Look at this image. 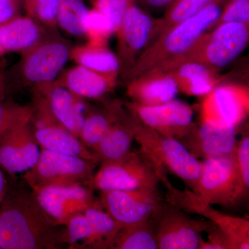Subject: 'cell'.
<instances>
[{
	"mask_svg": "<svg viewBox=\"0 0 249 249\" xmlns=\"http://www.w3.org/2000/svg\"><path fill=\"white\" fill-rule=\"evenodd\" d=\"M64 228L46 213L32 191L8 186L0 205L1 249H60L65 245Z\"/></svg>",
	"mask_w": 249,
	"mask_h": 249,
	"instance_id": "obj_1",
	"label": "cell"
},
{
	"mask_svg": "<svg viewBox=\"0 0 249 249\" xmlns=\"http://www.w3.org/2000/svg\"><path fill=\"white\" fill-rule=\"evenodd\" d=\"M228 1L214 0L159 37L141 54L126 81L150 70L162 68L186 53L203 34L214 27Z\"/></svg>",
	"mask_w": 249,
	"mask_h": 249,
	"instance_id": "obj_2",
	"label": "cell"
},
{
	"mask_svg": "<svg viewBox=\"0 0 249 249\" xmlns=\"http://www.w3.org/2000/svg\"><path fill=\"white\" fill-rule=\"evenodd\" d=\"M73 45L59 31H49L5 73L6 95L53 83L70 60Z\"/></svg>",
	"mask_w": 249,
	"mask_h": 249,
	"instance_id": "obj_3",
	"label": "cell"
},
{
	"mask_svg": "<svg viewBox=\"0 0 249 249\" xmlns=\"http://www.w3.org/2000/svg\"><path fill=\"white\" fill-rule=\"evenodd\" d=\"M131 117L134 140L140 145L141 150L158 169L175 175L186 187L196 192L201 175V162L178 139L147 127L132 114Z\"/></svg>",
	"mask_w": 249,
	"mask_h": 249,
	"instance_id": "obj_4",
	"label": "cell"
},
{
	"mask_svg": "<svg viewBox=\"0 0 249 249\" xmlns=\"http://www.w3.org/2000/svg\"><path fill=\"white\" fill-rule=\"evenodd\" d=\"M249 40V24L227 22L205 33L186 53L158 69L168 71L179 64L196 62L219 72L245 51Z\"/></svg>",
	"mask_w": 249,
	"mask_h": 249,
	"instance_id": "obj_5",
	"label": "cell"
},
{
	"mask_svg": "<svg viewBox=\"0 0 249 249\" xmlns=\"http://www.w3.org/2000/svg\"><path fill=\"white\" fill-rule=\"evenodd\" d=\"M93 174L92 187L99 191L158 188L160 173L151 160L140 150L130 151L121 160L103 162Z\"/></svg>",
	"mask_w": 249,
	"mask_h": 249,
	"instance_id": "obj_6",
	"label": "cell"
},
{
	"mask_svg": "<svg viewBox=\"0 0 249 249\" xmlns=\"http://www.w3.org/2000/svg\"><path fill=\"white\" fill-rule=\"evenodd\" d=\"M31 89V127L40 148L76 156L97 163L93 152L55 117L45 96L35 88Z\"/></svg>",
	"mask_w": 249,
	"mask_h": 249,
	"instance_id": "obj_7",
	"label": "cell"
},
{
	"mask_svg": "<svg viewBox=\"0 0 249 249\" xmlns=\"http://www.w3.org/2000/svg\"><path fill=\"white\" fill-rule=\"evenodd\" d=\"M96 163L76 156L41 148L37 162L24 173V181L31 190L76 183L92 187Z\"/></svg>",
	"mask_w": 249,
	"mask_h": 249,
	"instance_id": "obj_8",
	"label": "cell"
},
{
	"mask_svg": "<svg viewBox=\"0 0 249 249\" xmlns=\"http://www.w3.org/2000/svg\"><path fill=\"white\" fill-rule=\"evenodd\" d=\"M160 182L167 189L165 201L184 212L199 214L215 224L230 239L232 249H249V221L245 218L224 214L213 208L188 187L178 190L168 180L167 174L160 176Z\"/></svg>",
	"mask_w": 249,
	"mask_h": 249,
	"instance_id": "obj_9",
	"label": "cell"
},
{
	"mask_svg": "<svg viewBox=\"0 0 249 249\" xmlns=\"http://www.w3.org/2000/svg\"><path fill=\"white\" fill-rule=\"evenodd\" d=\"M157 19L136 3L127 10L116 31L119 76L127 80L141 54L153 42Z\"/></svg>",
	"mask_w": 249,
	"mask_h": 249,
	"instance_id": "obj_10",
	"label": "cell"
},
{
	"mask_svg": "<svg viewBox=\"0 0 249 249\" xmlns=\"http://www.w3.org/2000/svg\"><path fill=\"white\" fill-rule=\"evenodd\" d=\"M194 193L212 205L230 207L240 202L236 152L201 162V175Z\"/></svg>",
	"mask_w": 249,
	"mask_h": 249,
	"instance_id": "obj_11",
	"label": "cell"
},
{
	"mask_svg": "<svg viewBox=\"0 0 249 249\" xmlns=\"http://www.w3.org/2000/svg\"><path fill=\"white\" fill-rule=\"evenodd\" d=\"M249 114V88L237 83H221L202 97L201 123L238 127Z\"/></svg>",
	"mask_w": 249,
	"mask_h": 249,
	"instance_id": "obj_12",
	"label": "cell"
},
{
	"mask_svg": "<svg viewBox=\"0 0 249 249\" xmlns=\"http://www.w3.org/2000/svg\"><path fill=\"white\" fill-rule=\"evenodd\" d=\"M159 249H198L212 222L196 220L164 200L154 214Z\"/></svg>",
	"mask_w": 249,
	"mask_h": 249,
	"instance_id": "obj_13",
	"label": "cell"
},
{
	"mask_svg": "<svg viewBox=\"0 0 249 249\" xmlns=\"http://www.w3.org/2000/svg\"><path fill=\"white\" fill-rule=\"evenodd\" d=\"M100 200L106 211L123 227L147 220L164 201L158 188L101 191Z\"/></svg>",
	"mask_w": 249,
	"mask_h": 249,
	"instance_id": "obj_14",
	"label": "cell"
},
{
	"mask_svg": "<svg viewBox=\"0 0 249 249\" xmlns=\"http://www.w3.org/2000/svg\"><path fill=\"white\" fill-rule=\"evenodd\" d=\"M92 187L82 183L40 187L31 190L36 200L49 217L61 225L94 202Z\"/></svg>",
	"mask_w": 249,
	"mask_h": 249,
	"instance_id": "obj_15",
	"label": "cell"
},
{
	"mask_svg": "<svg viewBox=\"0 0 249 249\" xmlns=\"http://www.w3.org/2000/svg\"><path fill=\"white\" fill-rule=\"evenodd\" d=\"M127 110L142 124L163 135L178 139L193 124V111L178 100L156 106H144L132 101L123 102Z\"/></svg>",
	"mask_w": 249,
	"mask_h": 249,
	"instance_id": "obj_16",
	"label": "cell"
},
{
	"mask_svg": "<svg viewBox=\"0 0 249 249\" xmlns=\"http://www.w3.org/2000/svg\"><path fill=\"white\" fill-rule=\"evenodd\" d=\"M30 119L16 123L0 134V166L11 175L25 173L40 157L41 148L33 133Z\"/></svg>",
	"mask_w": 249,
	"mask_h": 249,
	"instance_id": "obj_17",
	"label": "cell"
},
{
	"mask_svg": "<svg viewBox=\"0 0 249 249\" xmlns=\"http://www.w3.org/2000/svg\"><path fill=\"white\" fill-rule=\"evenodd\" d=\"M237 128L193 123L178 141L197 160L217 158L235 153Z\"/></svg>",
	"mask_w": 249,
	"mask_h": 249,
	"instance_id": "obj_18",
	"label": "cell"
},
{
	"mask_svg": "<svg viewBox=\"0 0 249 249\" xmlns=\"http://www.w3.org/2000/svg\"><path fill=\"white\" fill-rule=\"evenodd\" d=\"M108 104L112 121L106 137L93 151L98 163L121 160L131 151L134 140L132 117L124 103L113 101Z\"/></svg>",
	"mask_w": 249,
	"mask_h": 249,
	"instance_id": "obj_19",
	"label": "cell"
},
{
	"mask_svg": "<svg viewBox=\"0 0 249 249\" xmlns=\"http://www.w3.org/2000/svg\"><path fill=\"white\" fill-rule=\"evenodd\" d=\"M178 92L169 71L152 70L127 81L126 93L132 102L156 106L173 101Z\"/></svg>",
	"mask_w": 249,
	"mask_h": 249,
	"instance_id": "obj_20",
	"label": "cell"
},
{
	"mask_svg": "<svg viewBox=\"0 0 249 249\" xmlns=\"http://www.w3.org/2000/svg\"><path fill=\"white\" fill-rule=\"evenodd\" d=\"M45 96L55 117L72 134H79L89 104L85 98L77 96L66 88L51 83L35 87ZM32 89V88H31Z\"/></svg>",
	"mask_w": 249,
	"mask_h": 249,
	"instance_id": "obj_21",
	"label": "cell"
},
{
	"mask_svg": "<svg viewBox=\"0 0 249 249\" xmlns=\"http://www.w3.org/2000/svg\"><path fill=\"white\" fill-rule=\"evenodd\" d=\"M118 78L76 65L62 70L53 83L85 99H101L114 89Z\"/></svg>",
	"mask_w": 249,
	"mask_h": 249,
	"instance_id": "obj_22",
	"label": "cell"
},
{
	"mask_svg": "<svg viewBox=\"0 0 249 249\" xmlns=\"http://www.w3.org/2000/svg\"><path fill=\"white\" fill-rule=\"evenodd\" d=\"M168 71L175 78L178 91L187 96L204 97L222 83L219 72L199 62H183Z\"/></svg>",
	"mask_w": 249,
	"mask_h": 249,
	"instance_id": "obj_23",
	"label": "cell"
},
{
	"mask_svg": "<svg viewBox=\"0 0 249 249\" xmlns=\"http://www.w3.org/2000/svg\"><path fill=\"white\" fill-rule=\"evenodd\" d=\"M49 31L27 15H19L0 24V45L5 53H20L36 45Z\"/></svg>",
	"mask_w": 249,
	"mask_h": 249,
	"instance_id": "obj_24",
	"label": "cell"
},
{
	"mask_svg": "<svg viewBox=\"0 0 249 249\" xmlns=\"http://www.w3.org/2000/svg\"><path fill=\"white\" fill-rule=\"evenodd\" d=\"M70 60L77 65L106 76L119 77V62L116 53L107 46L94 45L88 43L73 46Z\"/></svg>",
	"mask_w": 249,
	"mask_h": 249,
	"instance_id": "obj_25",
	"label": "cell"
},
{
	"mask_svg": "<svg viewBox=\"0 0 249 249\" xmlns=\"http://www.w3.org/2000/svg\"><path fill=\"white\" fill-rule=\"evenodd\" d=\"M83 213L92 229L91 249H110L123 226L106 211L100 199H96Z\"/></svg>",
	"mask_w": 249,
	"mask_h": 249,
	"instance_id": "obj_26",
	"label": "cell"
},
{
	"mask_svg": "<svg viewBox=\"0 0 249 249\" xmlns=\"http://www.w3.org/2000/svg\"><path fill=\"white\" fill-rule=\"evenodd\" d=\"M156 221L153 215L145 222L124 226L116 236L110 249H157Z\"/></svg>",
	"mask_w": 249,
	"mask_h": 249,
	"instance_id": "obj_27",
	"label": "cell"
},
{
	"mask_svg": "<svg viewBox=\"0 0 249 249\" xmlns=\"http://www.w3.org/2000/svg\"><path fill=\"white\" fill-rule=\"evenodd\" d=\"M112 121L108 103L103 108L88 106L79 139L85 147L93 152L107 134Z\"/></svg>",
	"mask_w": 249,
	"mask_h": 249,
	"instance_id": "obj_28",
	"label": "cell"
},
{
	"mask_svg": "<svg viewBox=\"0 0 249 249\" xmlns=\"http://www.w3.org/2000/svg\"><path fill=\"white\" fill-rule=\"evenodd\" d=\"M214 0H178L157 19L154 41L185 19L195 16Z\"/></svg>",
	"mask_w": 249,
	"mask_h": 249,
	"instance_id": "obj_29",
	"label": "cell"
},
{
	"mask_svg": "<svg viewBox=\"0 0 249 249\" xmlns=\"http://www.w3.org/2000/svg\"><path fill=\"white\" fill-rule=\"evenodd\" d=\"M88 11L83 0H59L58 28L71 36H84V22Z\"/></svg>",
	"mask_w": 249,
	"mask_h": 249,
	"instance_id": "obj_30",
	"label": "cell"
},
{
	"mask_svg": "<svg viewBox=\"0 0 249 249\" xmlns=\"http://www.w3.org/2000/svg\"><path fill=\"white\" fill-rule=\"evenodd\" d=\"M64 227V242L71 249L92 248V229L84 213L72 216Z\"/></svg>",
	"mask_w": 249,
	"mask_h": 249,
	"instance_id": "obj_31",
	"label": "cell"
},
{
	"mask_svg": "<svg viewBox=\"0 0 249 249\" xmlns=\"http://www.w3.org/2000/svg\"><path fill=\"white\" fill-rule=\"evenodd\" d=\"M113 34L114 30L110 21L97 10L89 9L84 22V36L88 43L107 46Z\"/></svg>",
	"mask_w": 249,
	"mask_h": 249,
	"instance_id": "obj_32",
	"label": "cell"
},
{
	"mask_svg": "<svg viewBox=\"0 0 249 249\" xmlns=\"http://www.w3.org/2000/svg\"><path fill=\"white\" fill-rule=\"evenodd\" d=\"M27 16L50 31H58L59 0H24Z\"/></svg>",
	"mask_w": 249,
	"mask_h": 249,
	"instance_id": "obj_33",
	"label": "cell"
},
{
	"mask_svg": "<svg viewBox=\"0 0 249 249\" xmlns=\"http://www.w3.org/2000/svg\"><path fill=\"white\" fill-rule=\"evenodd\" d=\"M93 9L104 15L110 21L114 34L120 26L124 15L137 0H90Z\"/></svg>",
	"mask_w": 249,
	"mask_h": 249,
	"instance_id": "obj_34",
	"label": "cell"
},
{
	"mask_svg": "<svg viewBox=\"0 0 249 249\" xmlns=\"http://www.w3.org/2000/svg\"><path fill=\"white\" fill-rule=\"evenodd\" d=\"M237 170H238L239 189L241 200L248 196L249 191V132L244 134L237 143Z\"/></svg>",
	"mask_w": 249,
	"mask_h": 249,
	"instance_id": "obj_35",
	"label": "cell"
},
{
	"mask_svg": "<svg viewBox=\"0 0 249 249\" xmlns=\"http://www.w3.org/2000/svg\"><path fill=\"white\" fill-rule=\"evenodd\" d=\"M31 115V106H22L6 99L0 101V134L16 123Z\"/></svg>",
	"mask_w": 249,
	"mask_h": 249,
	"instance_id": "obj_36",
	"label": "cell"
},
{
	"mask_svg": "<svg viewBox=\"0 0 249 249\" xmlns=\"http://www.w3.org/2000/svg\"><path fill=\"white\" fill-rule=\"evenodd\" d=\"M227 22L249 24V0H229L212 29Z\"/></svg>",
	"mask_w": 249,
	"mask_h": 249,
	"instance_id": "obj_37",
	"label": "cell"
},
{
	"mask_svg": "<svg viewBox=\"0 0 249 249\" xmlns=\"http://www.w3.org/2000/svg\"><path fill=\"white\" fill-rule=\"evenodd\" d=\"M206 232H209L208 241H204L201 237L198 249H232L230 239L213 223Z\"/></svg>",
	"mask_w": 249,
	"mask_h": 249,
	"instance_id": "obj_38",
	"label": "cell"
},
{
	"mask_svg": "<svg viewBox=\"0 0 249 249\" xmlns=\"http://www.w3.org/2000/svg\"><path fill=\"white\" fill-rule=\"evenodd\" d=\"M22 6V0H0V24L21 15Z\"/></svg>",
	"mask_w": 249,
	"mask_h": 249,
	"instance_id": "obj_39",
	"label": "cell"
},
{
	"mask_svg": "<svg viewBox=\"0 0 249 249\" xmlns=\"http://www.w3.org/2000/svg\"><path fill=\"white\" fill-rule=\"evenodd\" d=\"M178 0H137L142 9L150 11H165Z\"/></svg>",
	"mask_w": 249,
	"mask_h": 249,
	"instance_id": "obj_40",
	"label": "cell"
},
{
	"mask_svg": "<svg viewBox=\"0 0 249 249\" xmlns=\"http://www.w3.org/2000/svg\"><path fill=\"white\" fill-rule=\"evenodd\" d=\"M5 73L6 67L4 60L0 59V101L6 99V87H5Z\"/></svg>",
	"mask_w": 249,
	"mask_h": 249,
	"instance_id": "obj_41",
	"label": "cell"
},
{
	"mask_svg": "<svg viewBox=\"0 0 249 249\" xmlns=\"http://www.w3.org/2000/svg\"><path fill=\"white\" fill-rule=\"evenodd\" d=\"M8 188V183L2 170L0 166V205L3 200V198L6 194V190Z\"/></svg>",
	"mask_w": 249,
	"mask_h": 249,
	"instance_id": "obj_42",
	"label": "cell"
},
{
	"mask_svg": "<svg viewBox=\"0 0 249 249\" xmlns=\"http://www.w3.org/2000/svg\"><path fill=\"white\" fill-rule=\"evenodd\" d=\"M5 53V52L4 49L1 47V45H0V57H2V55Z\"/></svg>",
	"mask_w": 249,
	"mask_h": 249,
	"instance_id": "obj_43",
	"label": "cell"
},
{
	"mask_svg": "<svg viewBox=\"0 0 249 249\" xmlns=\"http://www.w3.org/2000/svg\"><path fill=\"white\" fill-rule=\"evenodd\" d=\"M23 1H24V0H22V3H23Z\"/></svg>",
	"mask_w": 249,
	"mask_h": 249,
	"instance_id": "obj_44",
	"label": "cell"
},
{
	"mask_svg": "<svg viewBox=\"0 0 249 249\" xmlns=\"http://www.w3.org/2000/svg\"><path fill=\"white\" fill-rule=\"evenodd\" d=\"M1 249V247H0V249Z\"/></svg>",
	"mask_w": 249,
	"mask_h": 249,
	"instance_id": "obj_45",
	"label": "cell"
}]
</instances>
